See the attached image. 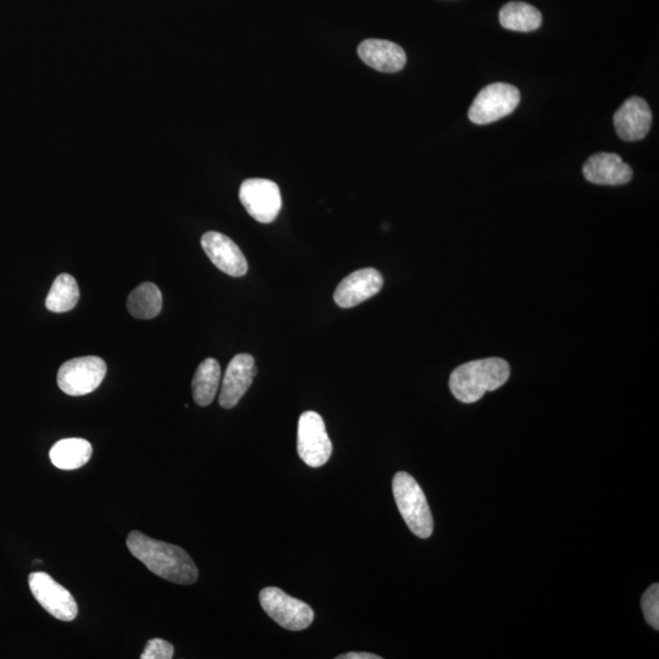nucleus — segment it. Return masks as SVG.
Returning <instances> with one entry per match:
<instances>
[{
  "label": "nucleus",
  "instance_id": "1",
  "mask_svg": "<svg viewBox=\"0 0 659 659\" xmlns=\"http://www.w3.org/2000/svg\"><path fill=\"white\" fill-rule=\"evenodd\" d=\"M126 545L132 556L158 577L180 585L196 583L198 569L184 548L154 540L137 530L127 537Z\"/></svg>",
  "mask_w": 659,
  "mask_h": 659
},
{
  "label": "nucleus",
  "instance_id": "2",
  "mask_svg": "<svg viewBox=\"0 0 659 659\" xmlns=\"http://www.w3.org/2000/svg\"><path fill=\"white\" fill-rule=\"evenodd\" d=\"M511 376L509 364L502 358L479 359L459 365L450 378L453 396L462 403H475L486 392L500 389Z\"/></svg>",
  "mask_w": 659,
  "mask_h": 659
},
{
  "label": "nucleus",
  "instance_id": "3",
  "mask_svg": "<svg viewBox=\"0 0 659 659\" xmlns=\"http://www.w3.org/2000/svg\"><path fill=\"white\" fill-rule=\"evenodd\" d=\"M392 489L398 511L408 528L420 539H429L433 535L434 519L422 487L412 475L400 472L393 478Z\"/></svg>",
  "mask_w": 659,
  "mask_h": 659
},
{
  "label": "nucleus",
  "instance_id": "4",
  "mask_svg": "<svg viewBox=\"0 0 659 659\" xmlns=\"http://www.w3.org/2000/svg\"><path fill=\"white\" fill-rule=\"evenodd\" d=\"M520 102V92L517 87L508 83H492L478 93L468 118L476 125H487L506 118L517 109Z\"/></svg>",
  "mask_w": 659,
  "mask_h": 659
},
{
  "label": "nucleus",
  "instance_id": "5",
  "mask_svg": "<svg viewBox=\"0 0 659 659\" xmlns=\"http://www.w3.org/2000/svg\"><path fill=\"white\" fill-rule=\"evenodd\" d=\"M259 600L265 613L282 628L301 631L309 628L314 622L312 607L287 595L278 587L270 586L264 589L260 592Z\"/></svg>",
  "mask_w": 659,
  "mask_h": 659
},
{
  "label": "nucleus",
  "instance_id": "6",
  "mask_svg": "<svg viewBox=\"0 0 659 659\" xmlns=\"http://www.w3.org/2000/svg\"><path fill=\"white\" fill-rule=\"evenodd\" d=\"M107 375V364L99 357H80L65 362L58 371V385L66 395L79 397L96 391Z\"/></svg>",
  "mask_w": 659,
  "mask_h": 659
},
{
  "label": "nucleus",
  "instance_id": "7",
  "mask_svg": "<svg viewBox=\"0 0 659 659\" xmlns=\"http://www.w3.org/2000/svg\"><path fill=\"white\" fill-rule=\"evenodd\" d=\"M298 454L310 468H320L328 463L332 443L321 415L304 412L298 422Z\"/></svg>",
  "mask_w": 659,
  "mask_h": 659
},
{
  "label": "nucleus",
  "instance_id": "8",
  "mask_svg": "<svg viewBox=\"0 0 659 659\" xmlns=\"http://www.w3.org/2000/svg\"><path fill=\"white\" fill-rule=\"evenodd\" d=\"M240 201L258 223L270 224L282 208L281 191L274 181L248 179L241 185Z\"/></svg>",
  "mask_w": 659,
  "mask_h": 659
},
{
  "label": "nucleus",
  "instance_id": "9",
  "mask_svg": "<svg viewBox=\"0 0 659 659\" xmlns=\"http://www.w3.org/2000/svg\"><path fill=\"white\" fill-rule=\"evenodd\" d=\"M29 585L36 601L54 618L62 622H73L79 607L73 595L47 573L30 574Z\"/></svg>",
  "mask_w": 659,
  "mask_h": 659
},
{
  "label": "nucleus",
  "instance_id": "10",
  "mask_svg": "<svg viewBox=\"0 0 659 659\" xmlns=\"http://www.w3.org/2000/svg\"><path fill=\"white\" fill-rule=\"evenodd\" d=\"M202 247L215 267L223 273L241 278L248 270L245 254L230 237L217 231H209L202 237Z\"/></svg>",
  "mask_w": 659,
  "mask_h": 659
},
{
  "label": "nucleus",
  "instance_id": "11",
  "mask_svg": "<svg viewBox=\"0 0 659 659\" xmlns=\"http://www.w3.org/2000/svg\"><path fill=\"white\" fill-rule=\"evenodd\" d=\"M257 371L256 362H254L251 354H237L236 357L232 358L229 367L226 369L223 386H221L220 406L225 409L236 407L253 384Z\"/></svg>",
  "mask_w": 659,
  "mask_h": 659
},
{
  "label": "nucleus",
  "instance_id": "12",
  "mask_svg": "<svg viewBox=\"0 0 659 659\" xmlns=\"http://www.w3.org/2000/svg\"><path fill=\"white\" fill-rule=\"evenodd\" d=\"M384 279L378 270L367 268L354 271L340 282L334 299L341 308H353L378 295Z\"/></svg>",
  "mask_w": 659,
  "mask_h": 659
},
{
  "label": "nucleus",
  "instance_id": "13",
  "mask_svg": "<svg viewBox=\"0 0 659 659\" xmlns=\"http://www.w3.org/2000/svg\"><path fill=\"white\" fill-rule=\"evenodd\" d=\"M652 110L645 99L631 97L614 114V127L623 141H640L649 135L652 126Z\"/></svg>",
  "mask_w": 659,
  "mask_h": 659
},
{
  "label": "nucleus",
  "instance_id": "14",
  "mask_svg": "<svg viewBox=\"0 0 659 659\" xmlns=\"http://www.w3.org/2000/svg\"><path fill=\"white\" fill-rule=\"evenodd\" d=\"M583 174L591 184L620 186L633 179V169L616 153H598L586 160Z\"/></svg>",
  "mask_w": 659,
  "mask_h": 659
},
{
  "label": "nucleus",
  "instance_id": "15",
  "mask_svg": "<svg viewBox=\"0 0 659 659\" xmlns=\"http://www.w3.org/2000/svg\"><path fill=\"white\" fill-rule=\"evenodd\" d=\"M359 58L381 73H398L407 63L406 52L398 44L385 40H367L359 44Z\"/></svg>",
  "mask_w": 659,
  "mask_h": 659
},
{
  "label": "nucleus",
  "instance_id": "16",
  "mask_svg": "<svg viewBox=\"0 0 659 659\" xmlns=\"http://www.w3.org/2000/svg\"><path fill=\"white\" fill-rule=\"evenodd\" d=\"M93 448L90 442L83 439L60 440L52 447L49 457L54 467L62 470L82 468L90 461Z\"/></svg>",
  "mask_w": 659,
  "mask_h": 659
},
{
  "label": "nucleus",
  "instance_id": "17",
  "mask_svg": "<svg viewBox=\"0 0 659 659\" xmlns=\"http://www.w3.org/2000/svg\"><path fill=\"white\" fill-rule=\"evenodd\" d=\"M220 379V364L214 358H208L199 365L192 381L193 398L198 406L207 407L212 404L219 390Z\"/></svg>",
  "mask_w": 659,
  "mask_h": 659
},
{
  "label": "nucleus",
  "instance_id": "18",
  "mask_svg": "<svg viewBox=\"0 0 659 659\" xmlns=\"http://www.w3.org/2000/svg\"><path fill=\"white\" fill-rule=\"evenodd\" d=\"M163 307V295L157 285L145 282L130 293L127 310L137 319H153Z\"/></svg>",
  "mask_w": 659,
  "mask_h": 659
},
{
  "label": "nucleus",
  "instance_id": "19",
  "mask_svg": "<svg viewBox=\"0 0 659 659\" xmlns=\"http://www.w3.org/2000/svg\"><path fill=\"white\" fill-rule=\"evenodd\" d=\"M500 22L507 30L531 32L540 29L542 14L533 5L512 2L501 9Z\"/></svg>",
  "mask_w": 659,
  "mask_h": 659
},
{
  "label": "nucleus",
  "instance_id": "20",
  "mask_svg": "<svg viewBox=\"0 0 659 659\" xmlns=\"http://www.w3.org/2000/svg\"><path fill=\"white\" fill-rule=\"evenodd\" d=\"M80 299V289L76 280L69 274H60L54 280L46 299V307L53 313L70 312Z\"/></svg>",
  "mask_w": 659,
  "mask_h": 659
},
{
  "label": "nucleus",
  "instance_id": "21",
  "mask_svg": "<svg viewBox=\"0 0 659 659\" xmlns=\"http://www.w3.org/2000/svg\"><path fill=\"white\" fill-rule=\"evenodd\" d=\"M642 612L647 623L655 630L659 629V585L653 584L647 589L641 600Z\"/></svg>",
  "mask_w": 659,
  "mask_h": 659
},
{
  "label": "nucleus",
  "instance_id": "22",
  "mask_svg": "<svg viewBox=\"0 0 659 659\" xmlns=\"http://www.w3.org/2000/svg\"><path fill=\"white\" fill-rule=\"evenodd\" d=\"M174 657V646L163 639H152L147 642L141 659H171Z\"/></svg>",
  "mask_w": 659,
  "mask_h": 659
},
{
  "label": "nucleus",
  "instance_id": "23",
  "mask_svg": "<svg viewBox=\"0 0 659 659\" xmlns=\"http://www.w3.org/2000/svg\"><path fill=\"white\" fill-rule=\"evenodd\" d=\"M336 658L337 659H381L382 657L367 652H350V653H345V655L337 656Z\"/></svg>",
  "mask_w": 659,
  "mask_h": 659
}]
</instances>
